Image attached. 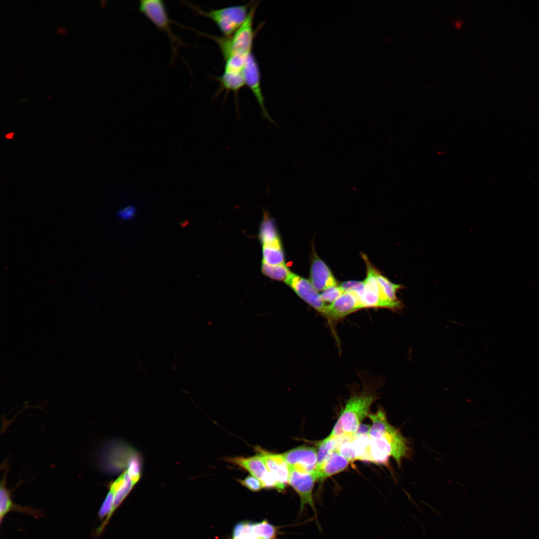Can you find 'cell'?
<instances>
[{
	"instance_id": "1",
	"label": "cell",
	"mask_w": 539,
	"mask_h": 539,
	"mask_svg": "<svg viewBox=\"0 0 539 539\" xmlns=\"http://www.w3.org/2000/svg\"><path fill=\"white\" fill-rule=\"evenodd\" d=\"M368 417L372 423L368 434L369 462L387 464L392 457L400 467L402 459L410 455L408 440L388 422L382 409L368 414Z\"/></svg>"
},
{
	"instance_id": "2",
	"label": "cell",
	"mask_w": 539,
	"mask_h": 539,
	"mask_svg": "<svg viewBox=\"0 0 539 539\" xmlns=\"http://www.w3.org/2000/svg\"><path fill=\"white\" fill-rule=\"evenodd\" d=\"M258 5V3L251 5L245 21L230 36L219 37L202 33L193 28L192 29L214 40L219 45L225 60L237 53L249 54L252 52L254 39L253 22Z\"/></svg>"
},
{
	"instance_id": "3",
	"label": "cell",
	"mask_w": 539,
	"mask_h": 539,
	"mask_svg": "<svg viewBox=\"0 0 539 539\" xmlns=\"http://www.w3.org/2000/svg\"><path fill=\"white\" fill-rule=\"evenodd\" d=\"M139 10L159 31L168 37L172 50L170 64H173L177 56L180 55L179 49L181 47L187 46L188 44L173 31L172 25L175 24V21L170 19L164 1L161 0H141L139 1Z\"/></svg>"
},
{
	"instance_id": "4",
	"label": "cell",
	"mask_w": 539,
	"mask_h": 539,
	"mask_svg": "<svg viewBox=\"0 0 539 539\" xmlns=\"http://www.w3.org/2000/svg\"><path fill=\"white\" fill-rule=\"evenodd\" d=\"M183 3L197 15L212 20L225 37L231 36L243 23L247 17L251 5H232L206 11L189 1H183Z\"/></svg>"
},
{
	"instance_id": "5",
	"label": "cell",
	"mask_w": 539,
	"mask_h": 539,
	"mask_svg": "<svg viewBox=\"0 0 539 539\" xmlns=\"http://www.w3.org/2000/svg\"><path fill=\"white\" fill-rule=\"evenodd\" d=\"M375 400L373 395L367 393L355 395L348 400L337 421L345 435H354Z\"/></svg>"
},
{
	"instance_id": "6",
	"label": "cell",
	"mask_w": 539,
	"mask_h": 539,
	"mask_svg": "<svg viewBox=\"0 0 539 539\" xmlns=\"http://www.w3.org/2000/svg\"><path fill=\"white\" fill-rule=\"evenodd\" d=\"M315 481L316 480L313 472H307L290 468L288 484L299 497V513L302 512L306 506H308L312 511L318 526L317 510L312 495Z\"/></svg>"
},
{
	"instance_id": "7",
	"label": "cell",
	"mask_w": 539,
	"mask_h": 539,
	"mask_svg": "<svg viewBox=\"0 0 539 539\" xmlns=\"http://www.w3.org/2000/svg\"><path fill=\"white\" fill-rule=\"evenodd\" d=\"M285 282L300 298L327 318V304L310 281L290 272Z\"/></svg>"
},
{
	"instance_id": "8",
	"label": "cell",
	"mask_w": 539,
	"mask_h": 539,
	"mask_svg": "<svg viewBox=\"0 0 539 539\" xmlns=\"http://www.w3.org/2000/svg\"><path fill=\"white\" fill-rule=\"evenodd\" d=\"M226 460L245 469L251 475L258 478L263 483L264 488L276 490V482L269 472L264 460L260 455L257 454L249 457H230L227 458Z\"/></svg>"
},
{
	"instance_id": "9",
	"label": "cell",
	"mask_w": 539,
	"mask_h": 539,
	"mask_svg": "<svg viewBox=\"0 0 539 539\" xmlns=\"http://www.w3.org/2000/svg\"><path fill=\"white\" fill-rule=\"evenodd\" d=\"M257 454L264 460L266 467L277 484L276 490L283 492L289 483L290 468L282 454L268 452L260 447L255 448Z\"/></svg>"
},
{
	"instance_id": "10",
	"label": "cell",
	"mask_w": 539,
	"mask_h": 539,
	"mask_svg": "<svg viewBox=\"0 0 539 539\" xmlns=\"http://www.w3.org/2000/svg\"><path fill=\"white\" fill-rule=\"evenodd\" d=\"M243 72L245 83L256 97L260 106L263 117L270 122L276 125V123L271 118L265 107V99L261 88L260 68L258 62L252 52L250 53L247 57Z\"/></svg>"
},
{
	"instance_id": "11",
	"label": "cell",
	"mask_w": 539,
	"mask_h": 539,
	"mask_svg": "<svg viewBox=\"0 0 539 539\" xmlns=\"http://www.w3.org/2000/svg\"><path fill=\"white\" fill-rule=\"evenodd\" d=\"M289 468L312 472L317 464V451L315 448L301 445L282 454Z\"/></svg>"
},
{
	"instance_id": "12",
	"label": "cell",
	"mask_w": 539,
	"mask_h": 539,
	"mask_svg": "<svg viewBox=\"0 0 539 539\" xmlns=\"http://www.w3.org/2000/svg\"><path fill=\"white\" fill-rule=\"evenodd\" d=\"M359 297L353 292H344L327 305V318L337 320L363 308Z\"/></svg>"
},
{
	"instance_id": "13",
	"label": "cell",
	"mask_w": 539,
	"mask_h": 539,
	"mask_svg": "<svg viewBox=\"0 0 539 539\" xmlns=\"http://www.w3.org/2000/svg\"><path fill=\"white\" fill-rule=\"evenodd\" d=\"M19 512L38 519L43 516L42 511L29 507H22L14 503L11 498V492L6 486V474L3 476L0 486V523L10 512Z\"/></svg>"
},
{
	"instance_id": "14",
	"label": "cell",
	"mask_w": 539,
	"mask_h": 539,
	"mask_svg": "<svg viewBox=\"0 0 539 539\" xmlns=\"http://www.w3.org/2000/svg\"><path fill=\"white\" fill-rule=\"evenodd\" d=\"M350 463L348 459L335 451L321 463L317 464L313 473L316 481H323L346 469Z\"/></svg>"
},
{
	"instance_id": "15",
	"label": "cell",
	"mask_w": 539,
	"mask_h": 539,
	"mask_svg": "<svg viewBox=\"0 0 539 539\" xmlns=\"http://www.w3.org/2000/svg\"><path fill=\"white\" fill-rule=\"evenodd\" d=\"M310 281L318 291L337 285L336 280L326 264L314 254L310 270Z\"/></svg>"
},
{
	"instance_id": "16",
	"label": "cell",
	"mask_w": 539,
	"mask_h": 539,
	"mask_svg": "<svg viewBox=\"0 0 539 539\" xmlns=\"http://www.w3.org/2000/svg\"><path fill=\"white\" fill-rule=\"evenodd\" d=\"M261 224L259 240L263 246L282 247L279 234L273 220L264 211Z\"/></svg>"
},
{
	"instance_id": "17",
	"label": "cell",
	"mask_w": 539,
	"mask_h": 539,
	"mask_svg": "<svg viewBox=\"0 0 539 539\" xmlns=\"http://www.w3.org/2000/svg\"><path fill=\"white\" fill-rule=\"evenodd\" d=\"M136 484L127 470L110 484L109 490L114 493L113 514Z\"/></svg>"
},
{
	"instance_id": "18",
	"label": "cell",
	"mask_w": 539,
	"mask_h": 539,
	"mask_svg": "<svg viewBox=\"0 0 539 539\" xmlns=\"http://www.w3.org/2000/svg\"><path fill=\"white\" fill-rule=\"evenodd\" d=\"M353 436H342L338 437H327L317 443V464L321 463L327 456L337 451L339 445L344 441Z\"/></svg>"
},
{
	"instance_id": "19",
	"label": "cell",
	"mask_w": 539,
	"mask_h": 539,
	"mask_svg": "<svg viewBox=\"0 0 539 539\" xmlns=\"http://www.w3.org/2000/svg\"><path fill=\"white\" fill-rule=\"evenodd\" d=\"M221 88L228 91L237 92L245 84L243 72L241 73H229L224 72L217 77Z\"/></svg>"
},
{
	"instance_id": "20",
	"label": "cell",
	"mask_w": 539,
	"mask_h": 539,
	"mask_svg": "<svg viewBox=\"0 0 539 539\" xmlns=\"http://www.w3.org/2000/svg\"><path fill=\"white\" fill-rule=\"evenodd\" d=\"M377 280L387 297L394 304L402 308L403 304L397 296V292L403 288V285L390 281L387 277L376 271Z\"/></svg>"
},
{
	"instance_id": "21",
	"label": "cell",
	"mask_w": 539,
	"mask_h": 539,
	"mask_svg": "<svg viewBox=\"0 0 539 539\" xmlns=\"http://www.w3.org/2000/svg\"><path fill=\"white\" fill-rule=\"evenodd\" d=\"M252 532L259 539H276L277 529L267 520H264L260 522L253 523Z\"/></svg>"
},
{
	"instance_id": "22",
	"label": "cell",
	"mask_w": 539,
	"mask_h": 539,
	"mask_svg": "<svg viewBox=\"0 0 539 539\" xmlns=\"http://www.w3.org/2000/svg\"><path fill=\"white\" fill-rule=\"evenodd\" d=\"M263 262L270 265L284 264L282 247L263 246Z\"/></svg>"
},
{
	"instance_id": "23",
	"label": "cell",
	"mask_w": 539,
	"mask_h": 539,
	"mask_svg": "<svg viewBox=\"0 0 539 539\" xmlns=\"http://www.w3.org/2000/svg\"><path fill=\"white\" fill-rule=\"evenodd\" d=\"M261 270L265 275L272 279L284 281L290 272L285 264L273 266L263 262Z\"/></svg>"
},
{
	"instance_id": "24",
	"label": "cell",
	"mask_w": 539,
	"mask_h": 539,
	"mask_svg": "<svg viewBox=\"0 0 539 539\" xmlns=\"http://www.w3.org/2000/svg\"><path fill=\"white\" fill-rule=\"evenodd\" d=\"M249 54L237 53L228 57L225 60L226 63L224 66V72L229 73L242 72Z\"/></svg>"
},
{
	"instance_id": "25",
	"label": "cell",
	"mask_w": 539,
	"mask_h": 539,
	"mask_svg": "<svg viewBox=\"0 0 539 539\" xmlns=\"http://www.w3.org/2000/svg\"><path fill=\"white\" fill-rule=\"evenodd\" d=\"M344 292H353L359 297V300L363 295L365 285L364 281L350 280L342 282L339 285Z\"/></svg>"
},
{
	"instance_id": "26",
	"label": "cell",
	"mask_w": 539,
	"mask_h": 539,
	"mask_svg": "<svg viewBox=\"0 0 539 539\" xmlns=\"http://www.w3.org/2000/svg\"><path fill=\"white\" fill-rule=\"evenodd\" d=\"M252 522L244 521L236 524L233 529L232 539H245L252 532Z\"/></svg>"
},
{
	"instance_id": "27",
	"label": "cell",
	"mask_w": 539,
	"mask_h": 539,
	"mask_svg": "<svg viewBox=\"0 0 539 539\" xmlns=\"http://www.w3.org/2000/svg\"><path fill=\"white\" fill-rule=\"evenodd\" d=\"M344 291L340 286L334 285L327 287L320 294L321 299L326 302L332 303L340 296Z\"/></svg>"
},
{
	"instance_id": "28",
	"label": "cell",
	"mask_w": 539,
	"mask_h": 539,
	"mask_svg": "<svg viewBox=\"0 0 539 539\" xmlns=\"http://www.w3.org/2000/svg\"><path fill=\"white\" fill-rule=\"evenodd\" d=\"M237 481L243 486L253 492H259L264 488L262 482L252 475L247 476L243 479H238Z\"/></svg>"
},
{
	"instance_id": "29",
	"label": "cell",
	"mask_w": 539,
	"mask_h": 539,
	"mask_svg": "<svg viewBox=\"0 0 539 539\" xmlns=\"http://www.w3.org/2000/svg\"><path fill=\"white\" fill-rule=\"evenodd\" d=\"M136 212L134 206L129 205L120 210L117 212V216L123 220H130L134 217Z\"/></svg>"
},
{
	"instance_id": "30",
	"label": "cell",
	"mask_w": 539,
	"mask_h": 539,
	"mask_svg": "<svg viewBox=\"0 0 539 539\" xmlns=\"http://www.w3.org/2000/svg\"><path fill=\"white\" fill-rule=\"evenodd\" d=\"M57 32L59 34L65 33L67 32V30L65 28L60 27L57 29Z\"/></svg>"
},
{
	"instance_id": "31",
	"label": "cell",
	"mask_w": 539,
	"mask_h": 539,
	"mask_svg": "<svg viewBox=\"0 0 539 539\" xmlns=\"http://www.w3.org/2000/svg\"><path fill=\"white\" fill-rule=\"evenodd\" d=\"M259 539V538H257V537H256V536H255V535H254V534H253V533H251V534H250V535H248V536H247V537L246 538V539Z\"/></svg>"
}]
</instances>
